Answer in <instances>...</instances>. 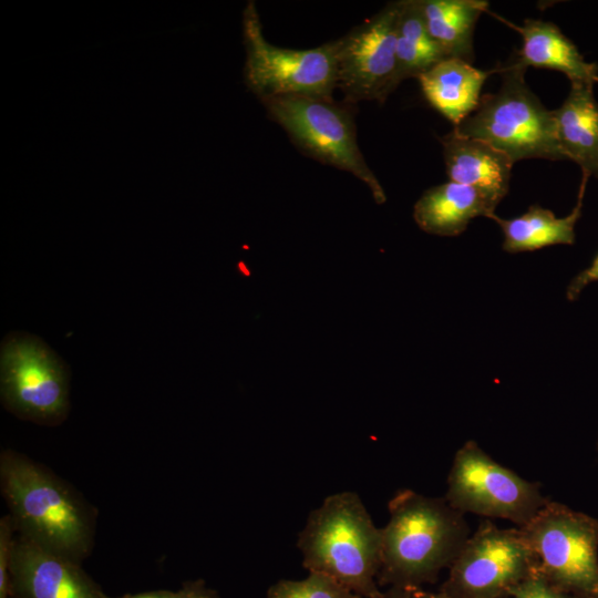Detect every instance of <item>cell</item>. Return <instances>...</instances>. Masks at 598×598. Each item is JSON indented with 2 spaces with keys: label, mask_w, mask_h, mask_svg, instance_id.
<instances>
[{
  "label": "cell",
  "mask_w": 598,
  "mask_h": 598,
  "mask_svg": "<svg viewBox=\"0 0 598 598\" xmlns=\"http://www.w3.org/2000/svg\"><path fill=\"white\" fill-rule=\"evenodd\" d=\"M261 102L269 116L300 150L353 174L369 187L378 204L385 202V193L359 148L353 117L348 110L332 99L316 96L278 95Z\"/></svg>",
  "instance_id": "obj_7"
},
{
  "label": "cell",
  "mask_w": 598,
  "mask_h": 598,
  "mask_svg": "<svg viewBox=\"0 0 598 598\" xmlns=\"http://www.w3.org/2000/svg\"><path fill=\"white\" fill-rule=\"evenodd\" d=\"M408 598H450L447 595L440 592H429L422 590L420 587H409Z\"/></svg>",
  "instance_id": "obj_26"
},
{
  "label": "cell",
  "mask_w": 598,
  "mask_h": 598,
  "mask_svg": "<svg viewBox=\"0 0 598 598\" xmlns=\"http://www.w3.org/2000/svg\"><path fill=\"white\" fill-rule=\"evenodd\" d=\"M451 182L468 185L501 202L508 192L513 161L491 144L452 131L440 138Z\"/></svg>",
  "instance_id": "obj_13"
},
{
  "label": "cell",
  "mask_w": 598,
  "mask_h": 598,
  "mask_svg": "<svg viewBox=\"0 0 598 598\" xmlns=\"http://www.w3.org/2000/svg\"><path fill=\"white\" fill-rule=\"evenodd\" d=\"M495 68L503 80L499 90L482 95L475 111L453 130L491 144L513 163L525 158L565 159L553 111L526 84V69L514 56Z\"/></svg>",
  "instance_id": "obj_4"
},
{
  "label": "cell",
  "mask_w": 598,
  "mask_h": 598,
  "mask_svg": "<svg viewBox=\"0 0 598 598\" xmlns=\"http://www.w3.org/2000/svg\"><path fill=\"white\" fill-rule=\"evenodd\" d=\"M498 203L478 188L450 181L425 190L414 205L413 217L429 234L457 236L473 218H491Z\"/></svg>",
  "instance_id": "obj_14"
},
{
  "label": "cell",
  "mask_w": 598,
  "mask_h": 598,
  "mask_svg": "<svg viewBox=\"0 0 598 598\" xmlns=\"http://www.w3.org/2000/svg\"><path fill=\"white\" fill-rule=\"evenodd\" d=\"M509 596L512 598H571L536 573L517 585Z\"/></svg>",
  "instance_id": "obj_24"
},
{
  "label": "cell",
  "mask_w": 598,
  "mask_h": 598,
  "mask_svg": "<svg viewBox=\"0 0 598 598\" xmlns=\"http://www.w3.org/2000/svg\"><path fill=\"white\" fill-rule=\"evenodd\" d=\"M112 598V597H109ZM116 598H220L219 594L209 588L205 580L185 581L178 590H153L138 594H126Z\"/></svg>",
  "instance_id": "obj_22"
},
{
  "label": "cell",
  "mask_w": 598,
  "mask_h": 598,
  "mask_svg": "<svg viewBox=\"0 0 598 598\" xmlns=\"http://www.w3.org/2000/svg\"><path fill=\"white\" fill-rule=\"evenodd\" d=\"M557 141L565 159L598 178V102L594 86L571 84L564 103L553 111Z\"/></svg>",
  "instance_id": "obj_17"
},
{
  "label": "cell",
  "mask_w": 598,
  "mask_h": 598,
  "mask_svg": "<svg viewBox=\"0 0 598 598\" xmlns=\"http://www.w3.org/2000/svg\"><path fill=\"white\" fill-rule=\"evenodd\" d=\"M388 508L390 518L381 528L379 585L420 587L434 581L471 536L464 514L445 497L401 489L389 501Z\"/></svg>",
  "instance_id": "obj_1"
},
{
  "label": "cell",
  "mask_w": 598,
  "mask_h": 598,
  "mask_svg": "<svg viewBox=\"0 0 598 598\" xmlns=\"http://www.w3.org/2000/svg\"><path fill=\"white\" fill-rule=\"evenodd\" d=\"M3 406L20 419L39 424L61 423L70 409V371L41 338L9 332L0 347Z\"/></svg>",
  "instance_id": "obj_6"
},
{
  "label": "cell",
  "mask_w": 598,
  "mask_h": 598,
  "mask_svg": "<svg viewBox=\"0 0 598 598\" xmlns=\"http://www.w3.org/2000/svg\"><path fill=\"white\" fill-rule=\"evenodd\" d=\"M401 1L388 3L338 39L337 87L349 102L383 103L399 85L396 32Z\"/></svg>",
  "instance_id": "obj_11"
},
{
  "label": "cell",
  "mask_w": 598,
  "mask_h": 598,
  "mask_svg": "<svg viewBox=\"0 0 598 598\" xmlns=\"http://www.w3.org/2000/svg\"><path fill=\"white\" fill-rule=\"evenodd\" d=\"M409 587L392 586L388 591L383 592L381 598H408Z\"/></svg>",
  "instance_id": "obj_27"
},
{
  "label": "cell",
  "mask_w": 598,
  "mask_h": 598,
  "mask_svg": "<svg viewBox=\"0 0 598 598\" xmlns=\"http://www.w3.org/2000/svg\"><path fill=\"white\" fill-rule=\"evenodd\" d=\"M302 565L329 576L363 598H381L382 534L360 496L340 492L313 509L298 535Z\"/></svg>",
  "instance_id": "obj_3"
},
{
  "label": "cell",
  "mask_w": 598,
  "mask_h": 598,
  "mask_svg": "<svg viewBox=\"0 0 598 598\" xmlns=\"http://www.w3.org/2000/svg\"><path fill=\"white\" fill-rule=\"evenodd\" d=\"M0 481L18 536L78 563L87 556L94 518L74 489L13 451L1 454Z\"/></svg>",
  "instance_id": "obj_2"
},
{
  "label": "cell",
  "mask_w": 598,
  "mask_h": 598,
  "mask_svg": "<svg viewBox=\"0 0 598 598\" xmlns=\"http://www.w3.org/2000/svg\"><path fill=\"white\" fill-rule=\"evenodd\" d=\"M588 177L582 173L577 204L568 216L556 217L550 209L539 205H533L525 214L511 219L492 215L491 219L496 221L503 231V249L517 254L553 245H573Z\"/></svg>",
  "instance_id": "obj_18"
},
{
  "label": "cell",
  "mask_w": 598,
  "mask_h": 598,
  "mask_svg": "<svg viewBox=\"0 0 598 598\" xmlns=\"http://www.w3.org/2000/svg\"><path fill=\"white\" fill-rule=\"evenodd\" d=\"M10 515L0 520V598H10V559L16 537Z\"/></svg>",
  "instance_id": "obj_23"
},
{
  "label": "cell",
  "mask_w": 598,
  "mask_h": 598,
  "mask_svg": "<svg viewBox=\"0 0 598 598\" xmlns=\"http://www.w3.org/2000/svg\"><path fill=\"white\" fill-rule=\"evenodd\" d=\"M519 528L536 574L571 598H598V519L549 499Z\"/></svg>",
  "instance_id": "obj_5"
},
{
  "label": "cell",
  "mask_w": 598,
  "mask_h": 598,
  "mask_svg": "<svg viewBox=\"0 0 598 598\" xmlns=\"http://www.w3.org/2000/svg\"><path fill=\"white\" fill-rule=\"evenodd\" d=\"M523 44L514 56L524 69L534 66L564 73L571 84L598 83V65L587 62L577 47L560 29L549 22L526 19L522 27H514Z\"/></svg>",
  "instance_id": "obj_15"
},
{
  "label": "cell",
  "mask_w": 598,
  "mask_h": 598,
  "mask_svg": "<svg viewBox=\"0 0 598 598\" xmlns=\"http://www.w3.org/2000/svg\"><path fill=\"white\" fill-rule=\"evenodd\" d=\"M267 598H363L333 578L309 573L301 580L281 579L269 587Z\"/></svg>",
  "instance_id": "obj_21"
},
{
  "label": "cell",
  "mask_w": 598,
  "mask_h": 598,
  "mask_svg": "<svg viewBox=\"0 0 598 598\" xmlns=\"http://www.w3.org/2000/svg\"><path fill=\"white\" fill-rule=\"evenodd\" d=\"M493 73H497L496 68L484 71L467 61L448 58L417 80L430 105L456 127L475 111L483 84Z\"/></svg>",
  "instance_id": "obj_16"
},
{
  "label": "cell",
  "mask_w": 598,
  "mask_h": 598,
  "mask_svg": "<svg viewBox=\"0 0 598 598\" xmlns=\"http://www.w3.org/2000/svg\"><path fill=\"white\" fill-rule=\"evenodd\" d=\"M448 59L427 32L419 0H401L396 32V79L399 84L419 78Z\"/></svg>",
  "instance_id": "obj_20"
},
{
  "label": "cell",
  "mask_w": 598,
  "mask_h": 598,
  "mask_svg": "<svg viewBox=\"0 0 598 598\" xmlns=\"http://www.w3.org/2000/svg\"><path fill=\"white\" fill-rule=\"evenodd\" d=\"M598 281V255L592 260L591 265L579 272L569 283L567 288L568 300L578 298L581 290L590 282Z\"/></svg>",
  "instance_id": "obj_25"
},
{
  "label": "cell",
  "mask_w": 598,
  "mask_h": 598,
  "mask_svg": "<svg viewBox=\"0 0 598 598\" xmlns=\"http://www.w3.org/2000/svg\"><path fill=\"white\" fill-rule=\"evenodd\" d=\"M535 573V559L523 530L485 520L450 566L440 591L450 598H503Z\"/></svg>",
  "instance_id": "obj_10"
},
{
  "label": "cell",
  "mask_w": 598,
  "mask_h": 598,
  "mask_svg": "<svg viewBox=\"0 0 598 598\" xmlns=\"http://www.w3.org/2000/svg\"><path fill=\"white\" fill-rule=\"evenodd\" d=\"M432 39L447 58L474 60L473 33L488 2L483 0H419Z\"/></svg>",
  "instance_id": "obj_19"
},
{
  "label": "cell",
  "mask_w": 598,
  "mask_h": 598,
  "mask_svg": "<svg viewBox=\"0 0 598 598\" xmlns=\"http://www.w3.org/2000/svg\"><path fill=\"white\" fill-rule=\"evenodd\" d=\"M245 80L260 100L278 95L332 99L337 87L338 40L295 50L270 44L262 34L255 2L244 11Z\"/></svg>",
  "instance_id": "obj_8"
},
{
  "label": "cell",
  "mask_w": 598,
  "mask_h": 598,
  "mask_svg": "<svg viewBox=\"0 0 598 598\" xmlns=\"http://www.w3.org/2000/svg\"><path fill=\"white\" fill-rule=\"evenodd\" d=\"M446 502L461 513L503 518L525 526L549 501L540 485L495 462L474 441L455 453L447 476Z\"/></svg>",
  "instance_id": "obj_9"
},
{
  "label": "cell",
  "mask_w": 598,
  "mask_h": 598,
  "mask_svg": "<svg viewBox=\"0 0 598 598\" xmlns=\"http://www.w3.org/2000/svg\"><path fill=\"white\" fill-rule=\"evenodd\" d=\"M9 573L10 598H109L80 563L20 536Z\"/></svg>",
  "instance_id": "obj_12"
}]
</instances>
